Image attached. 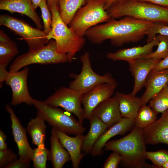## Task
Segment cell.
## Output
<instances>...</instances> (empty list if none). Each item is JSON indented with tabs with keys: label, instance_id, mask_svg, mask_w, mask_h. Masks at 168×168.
<instances>
[{
	"label": "cell",
	"instance_id": "cell-1",
	"mask_svg": "<svg viewBox=\"0 0 168 168\" xmlns=\"http://www.w3.org/2000/svg\"><path fill=\"white\" fill-rule=\"evenodd\" d=\"M122 18L119 20L111 19L94 26L86 31L85 36L93 44H101L109 40L113 45L121 47L140 41L154 23L130 16Z\"/></svg>",
	"mask_w": 168,
	"mask_h": 168
},
{
	"label": "cell",
	"instance_id": "cell-2",
	"mask_svg": "<svg viewBox=\"0 0 168 168\" xmlns=\"http://www.w3.org/2000/svg\"><path fill=\"white\" fill-rule=\"evenodd\" d=\"M145 144L142 129L135 126L129 134L107 142L104 147L106 150L119 154L122 158L121 161L125 166L140 168L150 167L145 162Z\"/></svg>",
	"mask_w": 168,
	"mask_h": 168
},
{
	"label": "cell",
	"instance_id": "cell-3",
	"mask_svg": "<svg viewBox=\"0 0 168 168\" xmlns=\"http://www.w3.org/2000/svg\"><path fill=\"white\" fill-rule=\"evenodd\" d=\"M106 11L111 19L130 16L153 23L168 24V7L137 0H120Z\"/></svg>",
	"mask_w": 168,
	"mask_h": 168
},
{
	"label": "cell",
	"instance_id": "cell-4",
	"mask_svg": "<svg viewBox=\"0 0 168 168\" xmlns=\"http://www.w3.org/2000/svg\"><path fill=\"white\" fill-rule=\"evenodd\" d=\"M47 5L52 14V30L47 38L49 41L51 39L55 40L57 52L67 54L69 62H71L76 54L84 47L86 39L76 34L63 21L58 2H53Z\"/></svg>",
	"mask_w": 168,
	"mask_h": 168
},
{
	"label": "cell",
	"instance_id": "cell-5",
	"mask_svg": "<svg viewBox=\"0 0 168 168\" xmlns=\"http://www.w3.org/2000/svg\"><path fill=\"white\" fill-rule=\"evenodd\" d=\"M32 105L37 110V115L47 122L52 128L75 135L83 134L86 130L79 121L58 107L51 106L44 101L34 99Z\"/></svg>",
	"mask_w": 168,
	"mask_h": 168
},
{
	"label": "cell",
	"instance_id": "cell-6",
	"mask_svg": "<svg viewBox=\"0 0 168 168\" xmlns=\"http://www.w3.org/2000/svg\"><path fill=\"white\" fill-rule=\"evenodd\" d=\"M111 19L105 9L103 0H86L76 13L69 27L78 35L84 37L88 29Z\"/></svg>",
	"mask_w": 168,
	"mask_h": 168
},
{
	"label": "cell",
	"instance_id": "cell-7",
	"mask_svg": "<svg viewBox=\"0 0 168 168\" xmlns=\"http://www.w3.org/2000/svg\"><path fill=\"white\" fill-rule=\"evenodd\" d=\"M68 62V55L61 54L57 51L55 41L50 40L44 46L34 50H30L17 57L9 67V71L20 70L22 68L30 64H55Z\"/></svg>",
	"mask_w": 168,
	"mask_h": 168
},
{
	"label": "cell",
	"instance_id": "cell-8",
	"mask_svg": "<svg viewBox=\"0 0 168 168\" xmlns=\"http://www.w3.org/2000/svg\"><path fill=\"white\" fill-rule=\"evenodd\" d=\"M80 59L82 64L81 71L78 74H70L74 80L70 82L69 88L82 95L102 83H108L117 87V82L111 73L107 72L100 75L93 70L88 52L82 55Z\"/></svg>",
	"mask_w": 168,
	"mask_h": 168
},
{
	"label": "cell",
	"instance_id": "cell-9",
	"mask_svg": "<svg viewBox=\"0 0 168 168\" xmlns=\"http://www.w3.org/2000/svg\"><path fill=\"white\" fill-rule=\"evenodd\" d=\"M0 25L19 35L27 44L30 50L40 48L49 41L44 30L34 28L24 21L6 14L0 16Z\"/></svg>",
	"mask_w": 168,
	"mask_h": 168
},
{
	"label": "cell",
	"instance_id": "cell-10",
	"mask_svg": "<svg viewBox=\"0 0 168 168\" xmlns=\"http://www.w3.org/2000/svg\"><path fill=\"white\" fill-rule=\"evenodd\" d=\"M29 69L11 72L7 70L0 72V85L3 82L10 87L12 92L11 104L14 106L24 103L32 105L33 98L29 93L27 84Z\"/></svg>",
	"mask_w": 168,
	"mask_h": 168
},
{
	"label": "cell",
	"instance_id": "cell-11",
	"mask_svg": "<svg viewBox=\"0 0 168 168\" xmlns=\"http://www.w3.org/2000/svg\"><path fill=\"white\" fill-rule=\"evenodd\" d=\"M82 96L69 87H61L44 101L51 106L61 107L67 112L74 114L82 124L85 117L82 106Z\"/></svg>",
	"mask_w": 168,
	"mask_h": 168
},
{
	"label": "cell",
	"instance_id": "cell-12",
	"mask_svg": "<svg viewBox=\"0 0 168 168\" xmlns=\"http://www.w3.org/2000/svg\"><path fill=\"white\" fill-rule=\"evenodd\" d=\"M116 88L108 83H102L82 95V104L85 119H90L94 109L100 103L111 98Z\"/></svg>",
	"mask_w": 168,
	"mask_h": 168
},
{
	"label": "cell",
	"instance_id": "cell-13",
	"mask_svg": "<svg viewBox=\"0 0 168 168\" xmlns=\"http://www.w3.org/2000/svg\"><path fill=\"white\" fill-rule=\"evenodd\" d=\"M6 110L10 115L11 127L15 142L18 148L19 157L31 161L33 149L30 146L26 130L21 124L14 110L10 105H7Z\"/></svg>",
	"mask_w": 168,
	"mask_h": 168
},
{
	"label": "cell",
	"instance_id": "cell-14",
	"mask_svg": "<svg viewBox=\"0 0 168 168\" xmlns=\"http://www.w3.org/2000/svg\"><path fill=\"white\" fill-rule=\"evenodd\" d=\"M161 60L153 58L140 59L128 63L129 70L134 80L133 88L130 93L132 95L136 96L144 86L149 74Z\"/></svg>",
	"mask_w": 168,
	"mask_h": 168
},
{
	"label": "cell",
	"instance_id": "cell-15",
	"mask_svg": "<svg viewBox=\"0 0 168 168\" xmlns=\"http://www.w3.org/2000/svg\"><path fill=\"white\" fill-rule=\"evenodd\" d=\"M146 144L161 143L168 145V109L149 126L142 129Z\"/></svg>",
	"mask_w": 168,
	"mask_h": 168
},
{
	"label": "cell",
	"instance_id": "cell-16",
	"mask_svg": "<svg viewBox=\"0 0 168 168\" xmlns=\"http://www.w3.org/2000/svg\"><path fill=\"white\" fill-rule=\"evenodd\" d=\"M157 35L151 42L143 46L119 49L114 52H110L106 57L113 61H124L128 63L141 59L143 57L152 52L153 48L159 42Z\"/></svg>",
	"mask_w": 168,
	"mask_h": 168
},
{
	"label": "cell",
	"instance_id": "cell-17",
	"mask_svg": "<svg viewBox=\"0 0 168 168\" xmlns=\"http://www.w3.org/2000/svg\"><path fill=\"white\" fill-rule=\"evenodd\" d=\"M135 119L123 118L119 122L106 130L96 141L91 152V155L96 156L101 155L102 149L108 141L118 135H123L135 125Z\"/></svg>",
	"mask_w": 168,
	"mask_h": 168
},
{
	"label": "cell",
	"instance_id": "cell-18",
	"mask_svg": "<svg viewBox=\"0 0 168 168\" xmlns=\"http://www.w3.org/2000/svg\"><path fill=\"white\" fill-rule=\"evenodd\" d=\"M168 85V69L152 70L148 75L144 85L145 92L140 97L142 106L147 105L155 95Z\"/></svg>",
	"mask_w": 168,
	"mask_h": 168
},
{
	"label": "cell",
	"instance_id": "cell-19",
	"mask_svg": "<svg viewBox=\"0 0 168 168\" xmlns=\"http://www.w3.org/2000/svg\"><path fill=\"white\" fill-rule=\"evenodd\" d=\"M92 115L98 118L110 128L119 121L122 117L118 101L114 95L103 101L93 110Z\"/></svg>",
	"mask_w": 168,
	"mask_h": 168
},
{
	"label": "cell",
	"instance_id": "cell-20",
	"mask_svg": "<svg viewBox=\"0 0 168 168\" xmlns=\"http://www.w3.org/2000/svg\"><path fill=\"white\" fill-rule=\"evenodd\" d=\"M54 129L61 144L70 154L73 167L79 168L84 155L81 152V150L85 136L82 134L74 137H70L64 133Z\"/></svg>",
	"mask_w": 168,
	"mask_h": 168
},
{
	"label": "cell",
	"instance_id": "cell-21",
	"mask_svg": "<svg viewBox=\"0 0 168 168\" xmlns=\"http://www.w3.org/2000/svg\"><path fill=\"white\" fill-rule=\"evenodd\" d=\"M0 10L24 15L33 21L37 28L40 30L43 28L40 18L35 12L31 0H0Z\"/></svg>",
	"mask_w": 168,
	"mask_h": 168
},
{
	"label": "cell",
	"instance_id": "cell-22",
	"mask_svg": "<svg viewBox=\"0 0 168 168\" xmlns=\"http://www.w3.org/2000/svg\"><path fill=\"white\" fill-rule=\"evenodd\" d=\"M50 149L48 160L50 161L54 168H62L65 163L71 160L70 156L61 144L54 128L51 131Z\"/></svg>",
	"mask_w": 168,
	"mask_h": 168
},
{
	"label": "cell",
	"instance_id": "cell-23",
	"mask_svg": "<svg viewBox=\"0 0 168 168\" xmlns=\"http://www.w3.org/2000/svg\"><path fill=\"white\" fill-rule=\"evenodd\" d=\"M118 102L120 111L123 118L135 119L141 107L140 98L131 94L116 92L114 95Z\"/></svg>",
	"mask_w": 168,
	"mask_h": 168
},
{
	"label": "cell",
	"instance_id": "cell-24",
	"mask_svg": "<svg viewBox=\"0 0 168 168\" xmlns=\"http://www.w3.org/2000/svg\"><path fill=\"white\" fill-rule=\"evenodd\" d=\"M89 120L90 128L85 136L82 147V150L87 154L90 153L96 141L108 128L106 124L93 115H91Z\"/></svg>",
	"mask_w": 168,
	"mask_h": 168
},
{
	"label": "cell",
	"instance_id": "cell-25",
	"mask_svg": "<svg viewBox=\"0 0 168 168\" xmlns=\"http://www.w3.org/2000/svg\"><path fill=\"white\" fill-rule=\"evenodd\" d=\"M19 52L16 43L0 29V70L6 69L7 65Z\"/></svg>",
	"mask_w": 168,
	"mask_h": 168
},
{
	"label": "cell",
	"instance_id": "cell-26",
	"mask_svg": "<svg viewBox=\"0 0 168 168\" xmlns=\"http://www.w3.org/2000/svg\"><path fill=\"white\" fill-rule=\"evenodd\" d=\"M45 120L37 116L28 123L26 130L30 136L33 144L37 147L44 145L46 126Z\"/></svg>",
	"mask_w": 168,
	"mask_h": 168
},
{
	"label": "cell",
	"instance_id": "cell-27",
	"mask_svg": "<svg viewBox=\"0 0 168 168\" xmlns=\"http://www.w3.org/2000/svg\"><path fill=\"white\" fill-rule=\"evenodd\" d=\"M86 0H59L58 4L60 16L64 22L69 25L78 10Z\"/></svg>",
	"mask_w": 168,
	"mask_h": 168
},
{
	"label": "cell",
	"instance_id": "cell-28",
	"mask_svg": "<svg viewBox=\"0 0 168 168\" xmlns=\"http://www.w3.org/2000/svg\"><path fill=\"white\" fill-rule=\"evenodd\" d=\"M157 114L149 105L142 106L136 117L135 126L142 129L149 126L157 120Z\"/></svg>",
	"mask_w": 168,
	"mask_h": 168
},
{
	"label": "cell",
	"instance_id": "cell-29",
	"mask_svg": "<svg viewBox=\"0 0 168 168\" xmlns=\"http://www.w3.org/2000/svg\"><path fill=\"white\" fill-rule=\"evenodd\" d=\"M149 106L156 113H163L168 109V85L149 101Z\"/></svg>",
	"mask_w": 168,
	"mask_h": 168
},
{
	"label": "cell",
	"instance_id": "cell-30",
	"mask_svg": "<svg viewBox=\"0 0 168 168\" xmlns=\"http://www.w3.org/2000/svg\"><path fill=\"white\" fill-rule=\"evenodd\" d=\"M157 35L159 41L157 49L143 57L141 59L153 58L162 59L168 55V36Z\"/></svg>",
	"mask_w": 168,
	"mask_h": 168
},
{
	"label": "cell",
	"instance_id": "cell-31",
	"mask_svg": "<svg viewBox=\"0 0 168 168\" xmlns=\"http://www.w3.org/2000/svg\"><path fill=\"white\" fill-rule=\"evenodd\" d=\"M49 150L44 145L38 147L33 149L31 161L34 168H46Z\"/></svg>",
	"mask_w": 168,
	"mask_h": 168
},
{
	"label": "cell",
	"instance_id": "cell-32",
	"mask_svg": "<svg viewBox=\"0 0 168 168\" xmlns=\"http://www.w3.org/2000/svg\"><path fill=\"white\" fill-rule=\"evenodd\" d=\"M147 159L150 160L155 168H159L168 162V151L161 150L156 152H147Z\"/></svg>",
	"mask_w": 168,
	"mask_h": 168
},
{
	"label": "cell",
	"instance_id": "cell-33",
	"mask_svg": "<svg viewBox=\"0 0 168 168\" xmlns=\"http://www.w3.org/2000/svg\"><path fill=\"white\" fill-rule=\"evenodd\" d=\"M43 22L44 30L47 35L52 30V15L47 4V0L43 1L40 5Z\"/></svg>",
	"mask_w": 168,
	"mask_h": 168
},
{
	"label": "cell",
	"instance_id": "cell-34",
	"mask_svg": "<svg viewBox=\"0 0 168 168\" xmlns=\"http://www.w3.org/2000/svg\"><path fill=\"white\" fill-rule=\"evenodd\" d=\"M158 34L168 36V24L154 23L146 32V35L147 37V43L152 41L156 35Z\"/></svg>",
	"mask_w": 168,
	"mask_h": 168
},
{
	"label": "cell",
	"instance_id": "cell-35",
	"mask_svg": "<svg viewBox=\"0 0 168 168\" xmlns=\"http://www.w3.org/2000/svg\"><path fill=\"white\" fill-rule=\"evenodd\" d=\"M17 159V155L9 149L0 150V167L4 168Z\"/></svg>",
	"mask_w": 168,
	"mask_h": 168
},
{
	"label": "cell",
	"instance_id": "cell-36",
	"mask_svg": "<svg viewBox=\"0 0 168 168\" xmlns=\"http://www.w3.org/2000/svg\"><path fill=\"white\" fill-rule=\"evenodd\" d=\"M121 156L118 153L113 152L105 161L103 168H118L119 163L122 160Z\"/></svg>",
	"mask_w": 168,
	"mask_h": 168
},
{
	"label": "cell",
	"instance_id": "cell-37",
	"mask_svg": "<svg viewBox=\"0 0 168 168\" xmlns=\"http://www.w3.org/2000/svg\"><path fill=\"white\" fill-rule=\"evenodd\" d=\"M30 161L19 157V158L6 166L5 168H27L30 166Z\"/></svg>",
	"mask_w": 168,
	"mask_h": 168
},
{
	"label": "cell",
	"instance_id": "cell-38",
	"mask_svg": "<svg viewBox=\"0 0 168 168\" xmlns=\"http://www.w3.org/2000/svg\"><path fill=\"white\" fill-rule=\"evenodd\" d=\"M168 69V55L160 60L152 70L160 71Z\"/></svg>",
	"mask_w": 168,
	"mask_h": 168
},
{
	"label": "cell",
	"instance_id": "cell-39",
	"mask_svg": "<svg viewBox=\"0 0 168 168\" xmlns=\"http://www.w3.org/2000/svg\"><path fill=\"white\" fill-rule=\"evenodd\" d=\"M6 136L4 132L0 130V150H4L7 148L6 143Z\"/></svg>",
	"mask_w": 168,
	"mask_h": 168
},
{
	"label": "cell",
	"instance_id": "cell-40",
	"mask_svg": "<svg viewBox=\"0 0 168 168\" xmlns=\"http://www.w3.org/2000/svg\"><path fill=\"white\" fill-rule=\"evenodd\" d=\"M145 2L154 4L168 7V0H137Z\"/></svg>",
	"mask_w": 168,
	"mask_h": 168
},
{
	"label": "cell",
	"instance_id": "cell-41",
	"mask_svg": "<svg viewBox=\"0 0 168 168\" xmlns=\"http://www.w3.org/2000/svg\"><path fill=\"white\" fill-rule=\"evenodd\" d=\"M120 0H103L105 9L106 10L115 2Z\"/></svg>",
	"mask_w": 168,
	"mask_h": 168
},
{
	"label": "cell",
	"instance_id": "cell-42",
	"mask_svg": "<svg viewBox=\"0 0 168 168\" xmlns=\"http://www.w3.org/2000/svg\"><path fill=\"white\" fill-rule=\"evenodd\" d=\"M32 5L34 8L35 9L39 7L40 4L45 0H31Z\"/></svg>",
	"mask_w": 168,
	"mask_h": 168
},
{
	"label": "cell",
	"instance_id": "cell-43",
	"mask_svg": "<svg viewBox=\"0 0 168 168\" xmlns=\"http://www.w3.org/2000/svg\"><path fill=\"white\" fill-rule=\"evenodd\" d=\"M59 0H47V4H49L53 2H58Z\"/></svg>",
	"mask_w": 168,
	"mask_h": 168
},
{
	"label": "cell",
	"instance_id": "cell-44",
	"mask_svg": "<svg viewBox=\"0 0 168 168\" xmlns=\"http://www.w3.org/2000/svg\"><path fill=\"white\" fill-rule=\"evenodd\" d=\"M160 168H168V162L162 165Z\"/></svg>",
	"mask_w": 168,
	"mask_h": 168
}]
</instances>
